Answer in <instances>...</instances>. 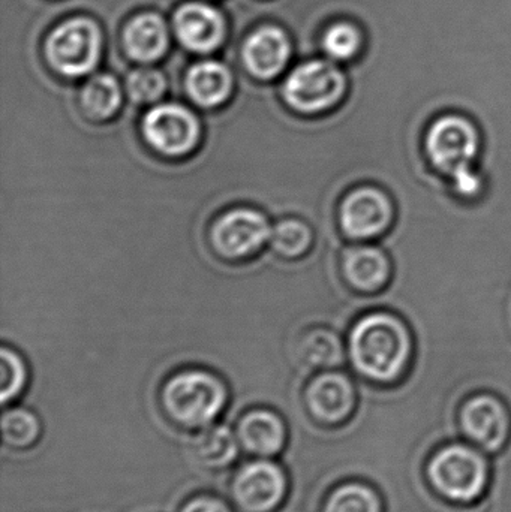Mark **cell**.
<instances>
[{
	"instance_id": "cell-1",
	"label": "cell",
	"mask_w": 511,
	"mask_h": 512,
	"mask_svg": "<svg viewBox=\"0 0 511 512\" xmlns=\"http://www.w3.org/2000/svg\"><path fill=\"white\" fill-rule=\"evenodd\" d=\"M350 352L354 366L363 375L375 381H392L407 364L410 337L395 316L374 313L351 331Z\"/></svg>"
},
{
	"instance_id": "cell-2",
	"label": "cell",
	"mask_w": 511,
	"mask_h": 512,
	"mask_svg": "<svg viewBox=\"0 0 511 512\" xmlns=\"http://www.w3.org/2000/svg\"><path fill=\"white\" fill-rule=\"evenodd\" d=\"M162 408L171 423L189 430L212 426L224 411L228 391L224 382L203 370H188L168 379L162 388Z\"/></svg>"
},
{
	"instance_id": "cell-3",
	"label": "cell",
	"mask_w": 511,
	"mask_h": 512,
	"mask_svg": "<svg viewBox=\"0 0 511 512\" xmlns=\"http://www.w3.org/2000/svg\"><path fill=\"white\" fill-rule=\"evenodd\" d=\"M426 149L432 164L452 177L459 194L471 197L480 191V177L471 168L479 152V134L470 120L441 117L429 129Z\"/></svg>"
},
{
	"instance_id": "cell-4",
	"label": "cell",
	"mask_w": 511,
	"mask_h": 512,
	"mask_svg": "<svg viewBox=\"0 0 511 512\" xmlns=\"http://www.w3.org/2000/svg\"><path fill=\"white\" fill-rule=\"evenodd\" d=\"M428 478L435 492L447 501L470 504L477 501L488 487V462L473 448L447 445L429 462Z\"/></svg>"
},
{
	"instance_id": "cell-5",
	"label": "cell",
	"mask_w": 511,
	"mask_h": 512,
	"mask_svg": "<svg viewBox=\"0 0 511 512\" xmlns=\"http://www.w3.org/2000/svg\"><path fill=\"white\" fill-rule=\"evenodd\" d=\"M347 89V74L333 60L315 59L291 72L284 96L288 105L300 113H320L335 107Z\"/></svg>"
},
{
	"instance_id": "cell-6",
	"label": "cell",
	"mask_w": 511,
	"mask_h": 512,
	"mask_svg": "<svg viewBox=\"0 0 511 512\" xmlns=\"http://www.w3.org/2000/svg\"><path fill=\"white\" fill-rule=\"evenodd\" d=\"M288 478L272 459H255L243 465L231 481V499L242 512H273L287 498Z\"/></svg>"
},
{
	"instance_id": "cell-7",
	"label": "cell",
	"mask_w": 511,
	"mask_h": 512,
	"mask_svg": "<svg viewBox=\"0 0 511 512\" xmlns=\"http://www.w3.org/2000/svg\"><path fill=\"white\" fill-rule=\"evenodd\" d=\"M141 129L146 143L168 158L189 155L201 137L197 117L177 104H162L147 111Z\"/></svg>"
},
{
	"instance_id": "cell-8",
	"label": "cell",
	"mask_w": 511,
	"mask_h": 512,
	"mask_svg": "<svg viewBox=\"0 0 511 512\" xmlns=\"http://www.w3.org/2000/svg\"><path fill=\"white\" fill-rule=\"evenodd\" d=\"M98 53V29L84 18L57 27L47 42L48 60L65 75L86 74L96 65Z\"/></svg>"
},
{
	"instance_id": "cell-9",
	"label": "cell",
	"mask_w": 511,
	"mask_h": 512,
	"mask_svg": "<svg viewBox=\"0 0 511 512\" xmlns=\"http://www.w3.org/2000/svg\"><path fill=\"white\" fill-rule=\"evenodd\" d=\"M272 236V227L263 213L239 207L224 213L213 224L210 240L225 258H243L255 254Z\"/></svg>"
},
{
	"instance_id": "cell-10",
	"label": "cell",
	"mask_w": 511,
	"mask_h": 512,
	"mask_svg": "<svg viewBox=\"0 0 511 512\" xmlns=\"http://www.w3.org/2000/svg\"><path fill=\"white\" fill-rule=\"evenodd\" d=\"M465 436L482 450L495 453L506 445L510 435V418L500 400L477 396L465 403L461 412Z\"/></svg>"
},
{
	"instance_id": "cell-11",
	"label": "cell",
	"mask_w": 511,
	"mask_h": 512,
	"mask_svg": "<svg viewBox=\"0 0 511 512\" xmlns=\"http://www.w3.org/2000/svg\"><path fill=\"white\" fill-rule=\"evenodd\" d=\"M392 215V204L383 192L363 188L342 203L341 225L353 239H371L389 227Z\"/></svg>"
},
{
	"instance_id": "cell-12",
	"label": "cell",
	"mask_w": 511,
	"mask_h": 512,
	"mask_svg": "<svg viewBox=\"0 0 511 512\" xmlns=\"http://www.w3.org/2000/svg\"><path fill=\"white\" fill-rule=\"evenodd\" d=\"M306 408L317 423H344L356 405L353 385L341 373H324L309 384L305 394Z\"/></svg>"
},
{
	"instance_id": "cell-13",
	"label": "cell",
	"mask_w": 511,
	"mask_h": 512,
	"mask_svg": "<svg viewBox=\"0 0 511 512\" xmlns=\"http://www.w3.org/2000/svg\"><path fill=\"white\" fill-rule=\"evenodd\" d=\"M240 448L254 459H273L287 444V426L276 412L254 409L246 412L236 429Z\"/></svg>"
},
{
	"instance_id": "cell-14",
	"label": "cell",
	"mask_w": 511,
	"mask_h": 512,
	"mask_svg": "<svg viewBox=\"0 0 511 512\" xmlns=\"http://www.w3.org/2000/svg\"><path fill=\"white\" fill-rule=\"evenodd\" d=\"M174 26L182 44L194 51L212 50L224 33L221 15L203 3L182 6L174 18Z\"/></svg>"
},
{
	"instance_id": "cell-15",
	"label": "cell",
	"mask_w": 511,
	"mask_h": 512,
	"mask_svg": "<svg viewBox=\"0 0 511 512\" xmlns=\"http://www.w3.org/2000/svg\"><path fill=\"white\" fill-rule=\"evenodd\" d=\"M290 47L284 33L275 27H264L246 41L243 57L252 74L272 78L284 68Z\"/></svg>"
},
{
	"instance_id": "cell-16",
	"label": "cell",
	"mask_w": 511,
	"mask_h": 512,
	"mask_svg": "<svg viewBox=\"0 0 511 512\" xmlns=\"http://www.w3.org/2000/svg\"><path fill=\"white\" fill-rule=\"evenodd\" d=\"M242 450L236 432L230 427L209 426L201 430L200 435L192 444L195 459L210 471H222L236 462L239 451Z\"/></svg>"
},
{
	"instance_id": "cell-17",
	"label": "cell",
	"mask_w": 511,
	"mask_h": 512,
	"mask_svg": "<svg viewBox=\"0 0 511 512\" xmlns=\"http://www.w3.org/2000/svg\"><path fill=\"white\" fill-rule=\"evenodd\" d=\"M186 89L195 104L206 108L216 107L230 95V72L221 63H198L188 72Z\"/></svg>"
},
{
	"instance_id": "cell-18",
	"label": "cell",
	"mask_w": 511,
	"mask_h": 512,
	"mask_svg": "<svg viewBox=\"0 0 511 512\" xmlns=\"http://www.w3.org/2000/svg\"><path fill=\"white\" fill-rule=\"evenodd\" d=\"M125 44L129 56L149 62L164 53L167 47V29L164 21L155 14L135 18L125 30Z\"/></svg>"
},
{
	"instance_id": "cell-19",
	"label": "cell",
	"mask_w": 511,
	"mask_h": 512,
	"mask_svg": "<svg viewBox=\"0 0 511 512\" xmlns=\"http://www.w3.org/2000/svg\"><path fill=\"white\" fill-rule=\"evenodd\" d=\"M344 268L351 285L362 291L380 289L389 277V261L375 248L351 249Z\"/></svg>"
},
{
	"instance_id": "cell-20",
	"label": "cell",
	"mask_w": 511,
	"mask_h": 512,
	"mask_svg": "<svg viewBox=\"0 0 511 512\" xmlns=\"http://www.w3.org/2000/svg\"><path fill=\"white\" fill-rule=\"evenodd\" d=\"M365 30L356 21L339 18L321 36V48L333 62L354 63L365 51Z\"/></svg>"
},
{
	"instance_id": "cell-21",
	"label": "cell",
	"mask_w": 511,
	"mask_h": 512,
	"mask_svg": "<svg viewBox=\"0 0 511 512\" xmlns=\"http://www.w3.org/2000/svg\"><path fill=\"white\" fill-rule=\"evenodd\" d=\"M122 104L119 84L110 75L93 77L81 92V105L87 116L95 120H107Z\"/></svg>"
},
{
	"instance_id": "cell-22",
	"label": "cell",
	"mask_w": 511,
	"mask_h": 512,
	"mask_svg": "<svg viewBox=\"0 0 511 512\" xmlns=\"http://www.w3.org/2000/svg\"><path fill=\"white\" fill-rule=\"evenodd\" d=\"M321 512H383V502L368 484L351 481L327 496Z\"/></svg>"
},
{
	"instance_id": "cell-23",
	"label": "cell",
	"mask_w": 511,
	"mask_h": 512,
	"mask_svg": "<svg viewBox=\"0 0 511 512\" xmlns=\"http://www.w3.org/2000/svg\"><path fill=\"white\" fill-rule=\"evenodd\" d=\"M39 418L29 409L11 408L3 412V444L12 450H29L41 438Z\"/></svg>"
},
{
	"instance_id": "cell-24",
	"label": "cell",
	"mask_w": 511,
	"mask_h": 512,
	"mask_svg": "<svg viewBox=\"0 0 511 512\" xmlns=\"http://www.w3.org/2000/svg\"><path fill=\"white\" fill-rule=\"evenodd\" d=\"M270 242L279 255L296 258L311 248V228L300 219H282L272 228Z\"/></svg>"
},
{
	"instance_id": "cell-25",
	"label": "cell",
	"mask_w": 511,
	"mask_h": 512,
	"mask_svg": "<svg viewBox=\"0 0 511 512\" xmlns=\"http://www.w3.org/2000/svg\"><path fill=\"white\" fill-rule=\"evenodd\" d=\"M0 400L3 405L17 399L26 387L27 372L17 352L2 348L0 352Z\"/></svg>"
},
{
	"instance_id": "cell-26",
	"label": "cell",
	"mask_w": 511,
	"mask_h": 512,
	"mask_svg": "<svg viewBox=\"0 0 511 512\" xmlns=\"http://www.w3.org/2000/svg\"><path fill=\"white\" fill-rule=\"evenodd\" d=\"M165 78L155 69H138L126 81L129 98L137 104H149L161 98L165 92Z\"/></svg>"
},
{
	"instance_id": "cell-27",
	"label": "cell",
	"mask_w": 511,
	"mask_h": 512,
	"mask_svg": "<svg viewBox=\"0 0 511 512\" xmlns=\"http://www.w3.org/2000/svg\"><path fill=\"white\" fill-rule=\"evenodd\" d=\"M339 343L333 334L327 331H314L302 342V355L315 367L330 366L339 360Z\"/></svg>"
},
{
	"instance_id": "cell-28",
	"label": "cell",
	"mask_w": 511,
	"mask_h": 512,
	"mask_svg": "<svg viewBox=\"0 0 511 512\" xmlns=\"http://www.w3.org/2000/svg\"><path fill=\"white\" fill-rule=\"evenodd\" d=\"M180 512H233L222 499L203 495L189 499Z\"/></svg>"
}]
</instances>
